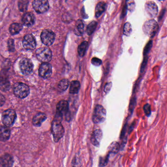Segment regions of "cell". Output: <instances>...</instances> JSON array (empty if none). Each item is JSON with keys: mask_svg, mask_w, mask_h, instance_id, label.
<instances>
[{"mask_svg": "<svg viewBox=\"0 0 167 167\" xmlns=\"http://www.w3.org/2000/svg\"><path fill=\"white\" fill-rule=\"evenodd\" d=\"M62 119L55 116L51 124V131L53 134L54 141L57 142L64 136L65 130L61 124Z\"/></svg>", "mask_w": 167, "mask_h": 167, "instance_id": "6da1fadb", "label": "cell"}, {"mask_svg": "<svg viewBox=\"0 0 167 167\" xmlns=\"http://www.w3.org/2000/svg\"><path fill=\"white\" fill-rule=\"evenodd\" d=\"M158 29V24L156 21L154 20H150L146 21L143 27V30L144 33L151 38H153L156 36Z\"/></svg>", "mask_w": 167, "mask_h": 167, "instance_id": "7a4b0ae2", "label": "cell"}, {"mask_svg": "<svg viewBox=\"0 0 167 167\" xmlns=\"http://www.w3.org/2000/svg\"><path fill=\"white\" fill-rule=\"evenodd\" d=\"M106 111L101 105H96L93 115V121L95 124H100L104 122L106 119Z\"/></svg>", "mask_w": 167, "mask_h": 167, "instance_id": "3957f363", "label": "cell"}, {"mask_svg": "<svg viewBox=\"0 0 167 167\" xmlns=\"http://www.w3.org/2000/svg\"><path fill=\"white\" fill-rule=\"evenodd\" d=\"M36 57L43 63H48L52 57V52L48 47H42L36 51Z\"/></svg>", "mask_w": 167, "mask_h": 167, "instance_id": "277c9868", "label": "cell"}, {"mask_svg": "<svg viewBox=\"0 0 167 167\" xmlns=\"http://www.w3.org/2000/svg\"><path fill=\"white\" fill-rule=\"evenodd\" d=\"M13 91L15 96L18 98H25L29 94V87L25 83L21 82L15 83L13 87Z\"/></svg>", "mask_w": 167, "mask_h": 167, "instance_id": "5b68a950", "label": "cell"}, {"mask_svg": "<svg viewBox=\"0 0 167 167\" xmlns=\"http://www.w3.org/2000/svg\"><path fill=\"white\" fill-rule=\"evenodd\" d=\"M16 119V114L12 109H7L2 112V120L5 126H11L13 125Z\"/></svg>", "mask_w": 167, "mask_h": 167, "instance_id": "8992f818", "label": "cell"}, {"mask_svg": "<svg viewBox=\"0 0 167 167\" xmlns=\"http://www.w3.org/2000/svg\"><path fill=\"white\" fill-rule=\"evenodd\" d=\"M20 68L24 75L32 74L33 70V64L32 60L28 59H23L20 61Z\"/></svg>", "mask_w": 167, "mask_h": 167, "instance_id": "52a82bcc", "label": "cell"}, {"mask_svg": "<svg viewBox=\"0 0 167 167\" xmlns=\"http://www.w3.org/2000/svg\"><path fill=\"white\" fill-rule=\"evenodd\" d=\"M42 43L47 46L51 45L55 40V34L50 29L43 30L41 34Z\"/></svg>", "mask_w": 167, "mask_h": 167, "instance_id": "ba28073f", "label": "cell"}, {"mask_svg": "<svg viewBox=\"0 0 167 167\" xmlns=\"http://www.w3.org/2000/svg\"><path fill=\"white\" fill-rule=\"evenodd\" d=\"M56 114L63 117L65 115L66 121L69 120L70 118L69 116V103L64 100L60 101L56 105Z\"/></svg>", "mask_w": 167, "mask_h": 167, "instance_id": "9c48e42d", "label": "cell"}, {"mask_svg": "<svg viewBox=\"0 0 167 167\" xmlns=\"http://www.w3.org/2000/svg\"><path fill=\"white\" fill-rule=\"evenodd\" d=\"M33 6L38 13H44L49 8V2L47 0H35L33 1Z\"/></svg>", "mask_w": 167, "mask_h": 167, "instance_id": "30bf717a", "label": "cell"}, {"mask_svg": "<svg viewBox=\"0 0 167 167\" xmlns=\"http://www.w3.org/2000/svg\"><path fill=\"white\" fill-rule=\"evenodd\" d=\"M52 74V66L49 63H43L39 69V75L44 78L50 77Z\"/></svg>", "mask_w": 167, "mask_h": 167, "instance_id": "8fae6325", "label": "cell"}, {"mask_svg": "<svg viewBox=\"0 0 167 167\" xmlns=\"http://www.w3.org/2000/svg\"><path fill=\"white\" fill-rule=\"evenodd\" d=\"M23 45L26 49L29 50L35 49L36 43L33 36L32 34L25 35L23 40Z\"/></svg>", "mask_w": 167, "mask_h": 167, "instance_id": "7c38bea8", "label": "cell"}, {"mask_svg": "<svg viewBox=\"0 0 167 167\" xmlns=\"http://www.w3.org/2000/svg\"><path fill=\"white\" fill-rule=\"evenodd\" d=\"M145 9L148 15L152 17H156L158 14V9L156 4L153 2H148L145 5Z\"/></svg>", "mask_w": 167, "mask_h": 167, "instance_id": "4fadbf2b", "label": "cell"}, {"mask_svg": "<svg viewBox=\"0 0 167 167\" xmlns=\"http://www.w3.org/2000/svg\"><path fill=\"white\" fill-rule=\"evenodd\" d=\"M35 17L31 12H27L24 14L22 19L23 24L26 27H31L35 22Z\"/></svg>", "mask_w": 167, "mask_h": 167, "instance_id": "5bb4252c", "label": "cell"}, {"mask_svg": "<svg viewBox=\"0 0 167 167\" xmlns=\"http://www.w3.org/2000/svg\"><path fill=\"white\" fill-rule=\"evenodd\" d=\"M103 133L100 130H97L94 131L91 136V141L93 145L98 147L102 140Z\"/></svg>", "mask_w": 167, "mask_h": 167, "instance_id": "9a60e30c", "label": "cell"}, {"mask_svg": "<svg viewBox=\"0 0 167 167\" xmlns=\"http://www.w3.org/2000/svg\"><path fill=\"white\" fill-rule=\"evenodd\" d=\"M0 163L2 167H12L14 160L11 155L6 154L1 158Z\"/></svg>", "mask_w": 167, "mask_h": 167, "instance_id": "2e32d148", "label": "cell"}, {"mask_svg": "<svg viewBox=\"0 0 167 167\" xmlns=\"http://www.w3.org/2000/svg\"><path fill=\"white\" fill-rule=\"evenodd\" d=\"M47 116L43 113H38L35 115L33 119V124L36 127L40 126L42 123L47 119Z\"/></svg>", "mask_w": 167, "mask_h": 167, "instance_id": "e0dca14e", "label": "cell"}, {"mask_svg": "<svg viewBox=\"0 0 167 167\" xmlns=\"http://www.w3.org/2000/svg\"><path fill=\"white\" fill-rule=\"evenodd\" d=\"M11 136V130L7 126H1L0 130V139L2 141L8 140Z\"/></svg>", "mask_w": 167, "mask_h": 167, "instance_id": "ac0fdd59", "label": "cell"}, {"mask_svg": "<svg viewBox=\"0 0 167 167\" xmlns=\"http://www.w3.org/2000/svg\"><path fill=\"white\" fill-rule=\"evenodd\" d=\"M106 8V4L105 2H99L98 4H97L96 7V11H95V15L97 18L99 17L102 14H103Z\"/></svg>", "mask_w": 167, "mask_h": 167, "instance_id": "d6986e66", "label": "cell"}, {"mask_svg": "<svg viewBox=\"0 0 167 167\" xmlns=\"http://www.w3.org/2000/svg\"><path fill=\"white\" fill-rule=\"evenodd\" d=\"M83 31H84V24L82 20L79 19L76 22L75 25V34L78 36H81L83 34Z\"/></svg>", "mask_w": 167, "mask_h": 167, "instance_id": "ffe728a7", "label": "cell"}, {"mask_svg": "<svg viewBox=\"0 0 167 167\" xmlns=\"http://www.w3.org/2000/svg\"><path fill=\"white\" fill-rule=\"evenodd\" d=\"M22 25L19 23H13L10 26L9 28V30L10 33L12 35L17 34L20 33L22 29H23Z\"/></svg>", "mask_w": 167, "mask_h": 167, "instance_id": "44dd1931", "label": "cell"}, {"mask_svg": "<svg viewBox=\"0 0 167 167\" xmlns=\"http://www.w3.org/2000/svg\"><path fill=\"white\" fill-rule=\"evenodd\" d=\"M80 82L78 81H75L71 82L70 84V93L72 94H77L78 93L80 90Z\"/></svg>", "mask_w": 167, "mask_h": 167, "instance_id": "7402d4cb", "label": "cell"}, {"mask_svg": "<svg viewBox=\"0 0 167 167\" xmlns=\"http://www.w3.org/2000/svg\"><path fill=\"white\" fill-rule=\"evenodd\" d=\"M88 47V43L87 41H86L82 42L81 44L78 46V53L80 56L82 57L85 55Z\"/></svg>", "mask_w": 167, "mask_h": 167, "instance_id": "603a6c76", "label": "cell"}, {"mask_svg": "<svg viewBox=\"0 0 167 167\" xmlns=\"http://www.w3.org/2000/svg\"><path fill=\"white\" fill-rule=\"evenodd\" d=\"M120 148V146L119 144L116 142H113L109 147V153H117L119 151Z\"/></svg>", "mask_w": 167, "mask_h": 167, "instance_id": "cb8c5ba5", "label": "cell"}, {"mask_svg": "<svg viewBox=\"0 0 167 167\" xmlns=\"http://www.w3.org/2000/svg\"><path fill=\"white\" fill-rule=\"evenodd\" d=\"M97 26V22L96 21L91 22L89 25H88L87 28V33L88 35H90L92 34L93 32L96 29Z\"/></svg>", "mask_w": 167, "mask_h": 167, "instance_id": "d4e9b609", "label": "cell"}, {"mask_svg": "<svg viewBox=\"0 0 167 167\" xmlns=\"http://www.w3.org/2000/svg\"><path fill=\"white\" fill-rule=\"evenodd\" d=\"M69 85V81L67 79H63L61 80L59 82V88L60 90L65 91L68 88Z\"/></svg>", "mask_w": 167, "mask_h": 167, "instance_id": "484cf974", "label": "cell"}, {"mask_svg": "<svg viewBox=\"0 0 167 167\" xmlns=\"http://www.w3.org/2000/svg\"><path fill=\"white\" fill-rule=\"evenodd\" d=\"M132 32L131 26L130 23L127 22L125 24L124 28V34L125 36H130Z\"/></svg>", "mask_w": 167, "mask_h": 167, "instance_id": "4316f807", "label": "cell"}, {"mask_svg": "<svg viewBox=\"0 0 167 167\" xmlns=\"http://www.w3.org/2000/svg\"><path fill=\"white\" fill-rule=\"evenodd\" d=\"M109 153L107 156L99 158V167H105L107 165L108 162L109 157Z\"/></svg>", "mask_w": 167, "mask_h": 167, "instance_id": "83f0119b", "label": "cell"}, {"mask_svg": "<svg viewBox=\"0 0 167 167\" xmlns=\"http://www.w3.org/2000/svg\"><path fill=\"white\" fill-rule=\"evenodd\" d=\"M29 2L27 1H21L19 2V10L21 11H26L27 9V7L28 6Z\"/></svg>", "mask_w": 167, "mask_h": 167, "instance_id": "f1b7e54d", "label": "cell"}, {"mask_svg": "<svg viewBox=\"0 0 167 167\" xmlns=\"http://www.w3.org/2000/svg\"><path fill=\"white\" fill-rule=\"evenodd\" d=\"M152 41L151 40L148 42V43L146 46V47L144 48V55L146 56L148 55V53H150V51L152 49Z\"/></svg>", "mask_w": 167, "mask_h": 167, "instance_id": "f546056e", "label": "cell"}, {"mask_svg": "<svg viewBox=\"0 0 167 167\" xmlns=\"http://www.w3.org/2000/svg\"><path fill=\"white\" fill-rule=\"evenodd\" d=\"M144 112L147 117H150L152 113L151 112V105L149 104H145L143 107Z\"/></svg>", "mask_w": 167, "mask_h": 167, "instance_id": "4dcf8cb0", "label": "cell"}, {"mask_svg": "<svg viewBox=\"0 0 167 167\" xmlns=\"http://www.w3.org/2000/svg\"><path fill=\"white\" fill-rule=\"evenodd\" d=\"M81 161L78 157L77 156H75L74 159L72 161V166L73 167H81Z\"/></svg>", "mask_w": 167, "mask_h": 167, "instance_id": "1f68e13d", "label": "cell"}, {"mask_svg": "<svg viewBox=\"0 0 167 167\" xmlns=\"http://www.w3.org/2000/svg\"><path fill=\"white\" fill-rule=\"evenodd\" d=\"M91 62L94 65L96 66H99L102 64V61L100 59L97 58V57H94L92 59Z\"/></svg>", "mask_w": 167, "mask_h": 167, "instance_id": "d6a6232c", "label": "cell"}, {"mask_svg": "<svg viewBox=\"0 0 167 167\" xmlns=\"http://www.w3.org/2000/svg\"><path fill=\"white\" fill-rule=\"evenodd\" d=\"M147 57H144V60L143 62L141 68V72L142 73L143 72H144L145 70L147 64Z\"/></svg>", "mask_w": 167, "mask_h": 167, "instance_id": "836d02e7", "label": "cell"}, {"mask_svg": "<svg viewBox=\"0 0 167 167\" xmlns=\"http://www.w3.org/2000/svg\"><path fill=\"white\" fill-rule=\"evenodd\" d=\"M8 48H9V50L11 51H14V41H13L12 39H11L10 40H9L8 42Z\"/></svg>", "mask_w": 167, "mask_h": 167, "instance_id": "e575fe53", "label": "cell"}, {"mask_svg": "<svg viewBox=\"0 0 167 167\" xmlns=\"http://www.w3.org/2000/svg\"><path fill=\"white\" fill-rule=\"evenodd\" d=\"M126 6H127V10H130V11H132L134 9L135 4L134 3V2H131L130 4H129V3L127 2Z\"/></svg>", "mask_w": 167, "mask_h": 167, "instance_id": "d590c367", "label": "cell"}, {"mask_svg": "<svg viewBox=\"0 0 167 167\" xmlns=\"http://www.w3.org/2000/svg\"><path fill=\"white\" fill-rule=\"evenodd\" d=\"M111 86H112V83H111V82L106 84L105 88H104V91H105L106 92H108L110 90V89H111Z\"/></svg>", "mask_w": 167, "mask_h": 167, "instance_id": "8d00e7d4", "label": "cell"}, {"mask_svg": "<svg viewBox=\"0 0 167 167\" xmlns=\"http://www.w3.org/2000/svg\"><path fill=\"white\" fill-rule=\"evenodd\" d=\"M5 102V97L2 96V95H1V106H2L4 104Z\"/></svg>", "mask_w": 167, "mask_h": 167, "instance_id": "74e56055", "label": "cell"}]
</instances>
